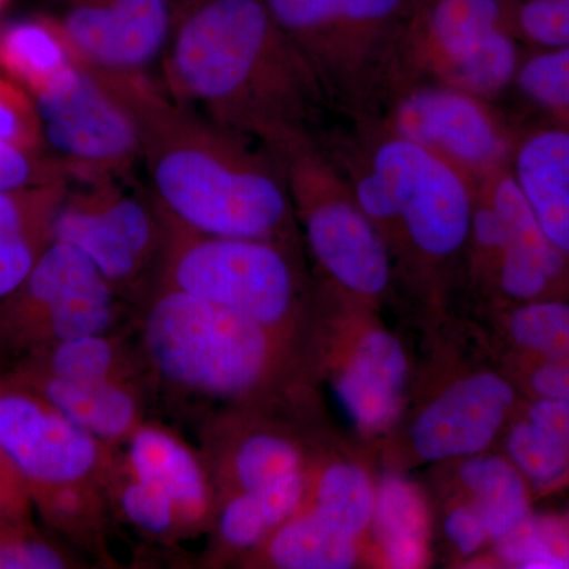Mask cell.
<instances>
[{"label":"cell","instance_id":"6da1fadb","mask_svg":"<svg viewBox=\"0 0 569 569\" xmlns=\"http://www.w3.org/2000/svg\"><path fill=\"white\" fill-rule=\"evenodd\" d=\"M88 66L132 121L149 190L164 211L203 233L284 244L295 211L271 152L178 102L148 71Z\"/></svg>","mask_w":569,"mask_h":569},{"label":"cell","instance_id":"7a4b0ae2","mask_svg":"<svg viewBox=\"0 0 569 569\" xmlns=\"http://www.w3.org/2000/svg\"><path fill=\"white\" fill-rule=\"evenodd\" d=\"M159 81L272 156L310 140L320 82L264 0H173Z\"/></svg>","mask_w":569,"mask_h":569},{"label":"cell","instance_id":"3957f363","mask_svg":"<svg viewBox=\"0 0 569 569\" xmlns=\"http://www.w3.org/2000/svg\"><path fill=\"white\" fill-rule=\"evenodd\" d=\"M138 307L146 369L178 391L244 407L283 369L290 342L244 313L162 284Z\"/></svg>","mask_w":569,"mask_h":569},{"label":"cell","instance_id":"277c9868","mask_svg":"<svg viewBox=\"0 0 569 569\" xmlns=\"http://www.w3.org/2000/svg\"><path fill=\"white\" fill-rule=\"evenodd\" d=\"M0 449L44 523L73 545L107 556V482L118 447L103 443L39 392L0 373Z\"/></svg>","mask_w":569,"mask_h":569},{"label":"cell","instance_id":"5b68a950","mask_svg":"<svg viewBox=\"0 0 569 569\" xmlns=\"http://www.w3.org/2000/svg\"><path fill=\"white\" fill-rule=\"evenodd\" d=\"M157 206L163 249L156 284L244 313L290 342L299 283L283 244L203 233Z\"/></svg>","mask_w":569,"mask_h":569},{"label":"cell","instance_id":"8992f818","mask_svg":"<svg viewBox=\"0 0 569 569\" xmlns=\"http://www.w3.org/2000/svg\"><path fill=\"white\" fill-rule=\"evenodd\" d=\"M133 178L71 182L52 236L84 253L127 305H141L159 276L163 224L151 190Z\"/></svg>","mask_w":569,"mask_h":569},{"label":"cell","instance_id":"52a82bcc","mask_svg":"<svg viewBox=\"0 0 569 569\" xmlns=\"http://www.w3.org/2000/svg\"><path fill=\"white\" fill-rule=\"evenodd\" d=\"M126 306L84 253L52 241L28 279L0 302V372L40 348L114 332Z\"/></svg>","mask_w":569,"mask_h":569},{"label":"cell","instance_id":"ba28073f","mask_svg":"<svg viewBox=\"0 0 569 569\" xmlns=\"http://www.w3.org/2000/svg\"><path fill=\"white\" fill-rule=\"evenodd\" d=\"M276 159L321 268L350 293L365 298L383 293L391 266L377 224L356 204L353 194L346 193L312 141L291 146Z\"/></svg>","mask_w":569,"mask_h":569},{"label":"cell","instance_id":"9c48e42d","mask_svg":"<svg viewBox=\"0 0 569 569\" xmlns=\"http://www.w3.org/2000/svg\"><path fill=\"white\" fill-rule=\"evenodd\" d=\"M373 173L387 197L392 223L427 257L447 258L471 234L473 201L451 162L418 142L392 134L373 152Z\"/></svg>","mask_w":569,"mask_h":569},{"label":"cell","instance_id":"30bf717a","mask_svg":"<svg viewBox=\"0 0 569 569\" xmlns=\"http://www.w3.org/2000/svg\"><path fill=\"white\" fill-rule=\"evenodd\" d=\"M33 102L48 151L69 162L80 173L78 181L132 176L141 164L132 121L82 59Z\"/></svg>","mask_w":569,"mask_h":569},{"label":"cell","instance_id":"8fae6325","mask_svg":"<svg viewBox=\"0 0 569 569\" xmlns=\"http://www.w3.org/2000/svg\"><path fill=\"white\" fill-rule=\"evenodd\" d=\"M425 29L448 86L481 99L515 80L520 63L508 0H429Z\"/></svg>","mask_w":569,"mask_h":569},{"label":"cell","instance_id":"7c38bea8","mask_svg":"<svg viewBox=\"0 0 569 569\" xmlns=\"http://www.w3.org/2000/svg\"><path fill=\"white\" fill-rule=\"evenodd\" d=\"M51 14L78 56L107 70L148 71L162 58L173 0H54Z\"/></svg>","mask_w":569,"mask_h":569},{"label":"cell","instance_id":"4fadbf2b","mask_svg":"<svg viewBox=\"0 0 569 569\" xmlns=\"http://www.w3.org/2000/svg\"><path fill=\"white\" fill-rule=\"evenodd\" d=\"M516 395L496 372L470 373L433 397L410 429L411 448L426 462L482 455L496 440Z\"/></svg>","mask_w":569,"mask_h":569},{"label":"cell","instance_id":"5bb4252c","mask_svg":"<svg viewBox=\"0 0 569 569\" xmlns=\"http://www.w3.org/2000/svg\"><path fill=\"white\" fill-rule=\"evenodd\" d=\"M395 126V134L458 168H493L505 153L503 134L481 99L452 86L408 93L397 104Z\"/></svg>","mask_w":569,"mask_h":569},{"label":"cell","instance_id":"9a60e30c","mask_svg":"<svg viewBox=\"0 0 569 569\" xmlns=\"http://www.w3.org/2000/svg\"><path fill=\"white\" fill-rule=\"evenodd\" d=\"M216 489L217 505L233 493L272 485L307 468L305 449L287 433L250 426L227 410L206 422L200 452Z\"/></svg>","mask_w":569,"mask_h":569},{"label":"cell","instance_id":"2e32d148","mask_svg":"<svg viewBox=\"0 0 569 569\" xmlns=\"http://www.w3.org/2000/svg\"><path fill=\"white\" fill-rule=\"evenodd\" d=\"M406 348L387 329L372 328L351 343L335 367V391L351 422L365 436L385 432L406 399Z\"/></svg>","mask_w":569,"mask_h":569},{"label":"cell","instance_id":"e0dca14e","mask_svg":"<svg viewBox=\"0 0 569 569\" xmlns=\"http://www.w3.org/2000/svg\"><path fill=\"white\" fill-rule=\"evenodd\" d=\"M122 447L123 466L173 505L189 538L211 529L217 493L200 452L171 430L146 421Z\"/></svg>","mask_w":569,"mask_h":569},{"label":"cell","instance_id":"ac0fdd59","mask_svg":"<svg viewBox=\"0 0 569 569\" xmlns=\"http://www.w3.org/2000/svg\"><path fill=\"white\" fill-rule=\"evenodd\" d=\"M309 488V467L264 488L246 490L217 505L208 548L209 567L241 561L301 508Z\"/></svg>","mask_w":569,"mask_h":569},{"label":"cell","instance_id":"d6986e66","mask_svg":"<svg viewBox=\"0 0 569 569\" xmlns=\"http://www.w3.org/2000/svg\"><path fill=\"white\" fill-rule=\"evenodd\" d=\"M39 392L74 425L111 447H122L144 422L140 381H70L6 370Z\"/></svg>","mask_w":569,"mask_h":569},{"label":"cell","instance_id":"ffe728a7","mask_svg":"<svg viewBox=\"0 0 569 569\" xmlns=\"http://www.w3.org/2000/svg\"><path fill=\"white\" fill-rule=\"evenodd\" d=\"M511 174L549 241L568 258V127H546L523 138Z\"/></svg>","mask_w":569,"mask_h":569},{"label":"cell","instance_id":"44dd1931","mask_svg":"<svg viewBox=\"0 0 569 569\" xmlns=\"http://www.w3.org/2000/svg\"><path fill=\"white\" fill-rule=\"evenodd\" d=\"M70 183L0 192V302L28 279L54 241L52 227Z\"/></svg>","mask_w":569,"mask_h":569},{"label":"cell","instance_id":"7402d4cb","mask_svg":"<svg viewBox=\"0 0 569 569\" xmlns=\"http://www.w3.org/2000/svg\"><path fill=\"white\" fill-rule=\"evenodd\" d=\"M80 62L62 26L51 14L0 29V71L32 99L62 81Z\"/></svg>","mask_w":569,"mask_h":569},{"label":"cell","instance_id":"603a6c76","mask_svg":"<svg viewBox=\"0 0 569 569\" xmlns=\"http://www.w3.org/2000/svg\"><path fill=\"white\" fill-rule=\"evenodd\" d=\"M358 561L356 539L316 509L301 508L241 563L279 569H348Z\"/></svg>","mask_w":569,"mask_h":569},{"label":"cell","instance_id":"cb8c5ba5","mask_svg":"<svg viewBox=\"0 0 569 569\" xmlns=\"http://www.w3.org/2000/svg\"><path fill=\"white\" fill-rule=\"evenodd\" d=\"M144 367L140 350H134L114 331L73 337L40 348L7 370L70 381H140Z\"/></svg>","mask_w":569,"mask_h":569},{"label":"cell","instance_id":"d4e9b609","mask_svg":"<svg viewBox=\"0 0 569 569\" xmlns=\"http://www.w3.org/2000/svg\"><path fill=\"white\" fill-rule=\"evenodd\" d=\"M372 527L388 567L417 569L429 557V512L417 486L387 475L376 488Z\"/></svg>","mask_w":569,"mask_h":569},{"label":"cell","instance_id":"484cf974","mask_svg":"<svg viewBox=\"0 0 569 569\" xmlns=\"http://www.w3.org/2000/svg\"><path fill=\"white\" fill-rule=\"evenodd\" d=\"M459 475L492 541L529 518V489L515 463L497 456L477 455L463 459Z\"/></svg>","mask_w":569,"mask_h":569},{"label":"cell","instance_id":"4316f807","mask_svg":"<svg viewBox=\"0 0 569 569\" xmlns=\"http://www.w3.org/2000/svg\"><path fill=\"white\" fill-rule=\"evenodd\" d=\"M302 505L358 541L372 527L376 486L361 467L346 460L309 468V488Z\"/></svg>","mask_w":569,"mask_h":569},{"label":"cell","instance_id":"83f0119b","mask_svg":"<svg viewBox=\"0 0 569 569\" xmlns=\"http://www.w3.org/2000/svg\"><path fill=\"white\" fill-rule=\"evenodd\" d=\"M280 29L293 41L320 86L335 70L337 22L342 0H264Z\"/></svg>","mask_w":569,"mask_h":569},{"label":"cell","instance_id":"f1b7e54d","mask_svg":"<svg viewBox=\"0 0 569 569\" xmlns=\"http://www.w3.org/2000/svg\"><path fill=\"white\" fill-rule=\"evenodd\" d=\"M488 201L505 224L508 234L507 246L515 247L519 252L537 261L556 280L563 272L567 257L552 246L542 231L511 171L493 179Z\"/></svg>","mask_w":569,"mask_h":569},{"label":"cell","instance_id":"f546056e","mask_svg":"<svg viewBox=\"0 0 569 569\" xmlns=\"http://www.w3.org/2000/svg\"><path fill=\"white\" fill-rule=\"evenodd\" d=\"M496 542L508 567L569 569V526L557 518L530 515Z\"/></svg>","mask_w":569,"mask_h":569},{"label":"cell","instance_id":"4dcf8cb0","mask_svg":"<svg viewBox=\"0 0 569 569\" xmlns=\"http://www.w3.org/2000/svg\"><path fill=\"white\" fill-rule=\"evenodd\" d=\"M511 462L533 485H556L569 471V438L523 419L509 430L507 441Z\"/></svg>","mask_w":569,"mask_h":569},{"label":"cell","instance_id":"1f68e13d","mask_svg":"<svg viewBox=\"0 0 569 569\" xmlns=\"http://www.w3.org/2000/svg\"><path fill=\"white\" fill-rule=\"evenodd\" d=\"M509 332L531 353L569 361V305L565 302H526L509 318Z\"/></svg>","mask_w":569,"mask_h":569},{"label":"cell","instance_id":"d6a6232c","mask_svg":"<svg viewBox=\"0 0 569 569\" xmlns=\"http://www.w3.org/2000/svg\"><path fill=\"white\" fill-rule=\"evenodd\" d=\"M520 92L569 129V47L548 48L520 63Z\"/></svg>","mask_w":569,"mask_h":569},{"label":"cell","instance_id":"836d02e7","mask_svg":"<svg viewBox=\"0 0 569 569\" xmlns=\"http://www.w3.org/2000/svg\"><path fill=\"white\" fill-rule=\"evenodd\" d=\"M82 561L44 537L32 520L0 529V569L81 568Z\"/></svg>","mask_w":569,"mask_h":569},{"label":"cell","instance_id":"e575fe53","mask_svg":"<svg viewBox=\"0 0 569 569\" xmlns=\"http://www.w3.org/2000/svg\"><path fill=\"white\" fill-rule=\"evenodd\" d=\"M78 179V171L54 153L29 152L0 141V192Z\"/></svg>","mask_w":569,"mask_h":569},{"label":"cell","instance_id":"d590c367","mask_svg":"<svg viewBox=\"0 0 569 569\" xmlns=\"http://www.w3.org/2000/svg\"><path fill=\"white\" fill-rule=\"evenodd\" d=\"M0 141L29 152H50L31 93L0 71Z\"/></svg>","mask_w":569,"mask_h":569},{"label":"cell","instance_id":"8d00e7d4","mask_svg":"<svg viewBox=\"0 0 569 569\" xmlns=\"http://www.w3.org/2000/svg\"><path fill=\"white\" fill-rule=\"evenodd\" d=\"M511 28L548 48L569 47V0H508Z\"/></svg>","mask_w":569,"mask_h":569},{"label":"cell","instance_id":"74e56055","mask_svg":"<svg viewBox=\"0 0 569 569\" xmlns=\"http://www.w3.org/2000/svg\"><path fill=\"white\" fill-rule=\"evenodd\" d=\"M498 254L501 290L509 298L526 302L538 301L548 291L552 276L537 261L509 246Z\"/></svg>","mask_w":569,"mask_h":569},{"label":"cell","instance_id":"f35d334b","mask_svg":"<svg viewBox=\"0 0 569 569\" xmlns=\"http://www.w3.org/2000/svg\"><path fill=\"white\" fill-rule=\"evenodd\" d=\"M403 2L406 0H342L336 31L335 70L343 40L353 37V32L366 33L370 29L380 28L392 18Z\"/></svg>","mask_w":569,"mask_h":569},{"label":"cell","instance_id":"ab89813d","mask_svg":"<svg viewBox=\"0 0 569 569\" xmlns=\"http://www.w3.org/2000/svg\"><path fill=\"white\" fill-rule=\"evenodd\" d=\"M445 533L452 548L463 557L475 556L490 539L481 515L471 501L460 503L448 512Z\"/></svg>","mask_w":569,"mask_h":569},{"label":"cell","instance_id":"60d3db41","mask_svg":"<svg viewBox=\"0 0 569 569\" xmlns=\"http://www.w3.org/2000/svg\"><path fill=\"white\" fill-rule=\"evenodd\" d=\"M33 505L17 468L0 449V529L32 520Z\"/></svg>","mask_w":569,"mask_h":569},{"label":"cell","instance_id":"b9f144b4","mask_svg":"<svg viewBox=\"0 0 569 569\" xmlns=\"http://www.w3.org/2000/svg\"><path fill=\"white\" fill-rule=\"evenodd\" d=\"M530 387L538 399L569 402V361L545 359L531 373Z\"/></svg>","mask_w":569,"mask_h":569},{"label":"cell","instance_id":"7bdbcfd3","mask_svg":"<svg viewBox=\"0 0 569 569\" xmlns=\"http://www.w3.org/2000/svg\"><path fill=\"white\" fill-rule=\"evenodd\" d=\"M527 419L557 436L569 438V402L538 399L527 411Z\"/></svg>","mask_w":569,"mask_h":569},{"label":"cell","instance_id":"ee69618b","mask_svg":"<svg viewBox=\"0 0 569 569\" xmlns=\"http://www.w3.org/2000/svg\"><path fill=\"white\" fill-rule=\"evenodd\" d=\"M9 2H10V0H0V11L6 9L7 3H9Z\"/></svg>","mask_w":569,"mask_h":569}]
</instances>
